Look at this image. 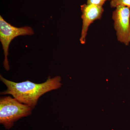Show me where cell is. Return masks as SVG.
<instances>
[{
	"mask_svg": "<svg viewBox=\"0 0 130 130\" xmlns=\"http://www.w3.org/2000/svg\"><path fill=\"white\" fill-rule=\"evenodd\" d=\"M107 1L108 0H87V4L102 7Z\"/></svg>",
	"mask_w": 130,
	"mask_h": 130,
	"instance_id": "52a82bcc",
	"label": "cell"
},
{
	"mask_svg": "<svg viewBox=\"0 0 130 130\" xmlns=\"http://www.w3.org/2000/svg\"><path fill=\"white\" fill-rule=\"evenodd\" d=\"M0 79L7 88L1 95H11L20 102L33 109L41 96L49 91L60 88L62 85L59 76L53 78L49 76L46 81L41 84L35 83L29 80L15 83L6 79L1 75Z\"/></svg>",
	"mask_w": 130,
	"mask_h": 130,
	"instance_id": "6da1fadb",
	"label": "cell"
},
{
	"mask_svg": "<svg viewBox=\"0 0 130 130\" xmlns=\"http://www.w3.org/2000/svg\"><path fill=\"white\" fill-rule=\"evenodd\" d=\"M112 18L119 41L128 46L130 43V8L119 6L113 12Z\"/></svg>",
	"mask_w": 130,
	"mask_h": 130,
	"instance_id": "277c9868",
	"label": "cell"
},
{
	"mask_svg": "<svg viewBox=\"0 0 130 130\" xmlns=\"http://www.w3.org/2000/svg\"><path fill=\"white\" fill-rule=\"evenodd\" d=\"M33 109L9 96L1 97L0 123L6 129H9L20 119L31 114Z\"/></svg>",
	"mask_w": 130,
	"mask_h": 130,
	"instance_id": "7a4b0ae2",
	"label": "cell"
},
{
	"mask_svg": "<svg viewBox=\"0 0 130 130\" xmlns=\"http://www.w3.org/2000/svg\"><path fill=\"white\" fill-rule=\"evenodd\" d=\"M110 5L112 8L124 6L130 8V0H111Z\"/></svg>",
	"mask_w": 130,
	"mask_h": 130,
	"instance_id": "8992f818",
	"label": "cell"
},
{
	"mask_svg": "<svg viewBox=\"0 0 130 130\" xmlns=\"http://www.w3.org/2000/svg\"><path fill=\"white\" fill-rule=\"evenodd\" d=\"M81 8L83 26L80 41L81 44H84L86 42L89 26L94 21L101 18L104 9L102 7L87 4L81 5Z\"/></svg>",
	"mask_w": 130,
	"mask_h": 130,
	"instance_id": "5b68a950",
	"label": "cell"
},
{
	"mask_svg": "<svg viewBox=\"0 0 130 130\" xmlns=\"http://www.w3.org/2000/svg\"><path fill=\"white\" fill-rule=\"evenodd\" d=\"M34 34V31L30 27H14L6 22L2 16H0V41L2 44L5 55L3 65L6 71H9L10 69L8 56L9 44L12 40L19 36H31Z\"/></svg>",
	"mask_w": 130,
	"mask_h": 130,
	"instance_id": "3957f363",
	"label": "cell"
}]
</instances>
